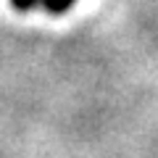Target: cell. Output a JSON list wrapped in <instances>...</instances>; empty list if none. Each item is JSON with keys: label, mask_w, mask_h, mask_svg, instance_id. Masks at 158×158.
<instances>
[{"label": "cell", "mask_w": 158, "mask_h": 158, "mask_svg": "<svg viewBox=\"0 0 158 158\" xmlns=\"http://www.w3.org/2000/svg\"><path fill=\"white\" fill-rule=\"evenodd\" d=\"M74 3H77V0H42L45 11L53 13V16H61V13H66L69 8H74Z\"/></svg>", "instance_id": "6da1fadb"}, {"label": "cell", "mask_w": 158, "mask_h": 158, "mask_svg": "<svg viewBox=\"0 0 158 158\" xmlns=\"http://www.w3.org/2000/svg\"><path fill=\"white\" fill-rule=\"evenodd\" d=\"M37 3H40V0H11V6L16 8V11H21V13H24V11H32Z\"/></svg>", "instance_id": "7a4b0ae2"}]
</instances>
